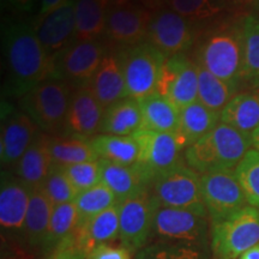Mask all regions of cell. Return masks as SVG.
<instances>
[{
	"mask_svg": "<svg viewBox=\"0 0 259 259\" xmlns=\"http://www.w3.org/2000/svg\"><path fill=\"white\" fill-rule=\"evenodd\" d=\"M3 53L10 93L24 96L57 72L53 56L42 46L34 28L10 24L3 31Z\"/></svg>",
	"mask_w": 259,
	"mask_h": 259,
	"instance_id": "1",
	"label": "cell"
},
{
	"mask_svg": "<svg viewBox=\"0 0 259 259\" xmlns=\"http://www.w3.org/2000/svg\"><path fill=\"white\" fill-rule=\"evenodd\" d=\"M250 149V136L220 122L208 135L186 149L184 160L199 174L235 169Z\"/></svg>",
	"mask_w": 259,
	"mask_h": 259,
	"instance_id": "2",
	"label": "cell"
},
{
	"mask_svg": "<svg viewBox=\"0 0 259 259\" xmlns=\"http://www.w3.org/2000/svg\"><path fill=\"white\" fill-rule=\"evenodd\" d=\"M118 59L124 71L126 95L135 100L158 93L161 73L167 58L150 42L124 47Z\"/></svg>",
	"mask_w": 259,
	"mask_h": 259,
	"instance_id": "3",
	"label": "cell"
},
{
	"mask_svg": "<svg viewBox=\"0 0 259 259\" xmlns=\"http://www.w3.org/2000/svg\"><path fill=\"white\" fill-rule=\"evenodd\" d=\"M212 259H239L259 244V209L247 205L231 218L210 223Z\"/></svg>",
	"mask_w": 259,
	"mask_h": 259,
	"instance_id": "4",
	"label": "cell"
},
{
	"mask_svg": "<svg viewBox=\"0 0 259 259\" xmlns=\"http://www.w3.org/2000/svg\"><path fill=\"white\" fill-rule=\"evenodd\" d=\"M150 190L160 206L190 210L209 218L200 190V174L187 166L185 160L157 174Z\"/></svg>",
	"mask_w": 259,
	"mask_h": 259,
	"instance_id": "5",
	"label": "cell"
},
{
	"mask_svg": "<svg viewBox=\"0 0 259 259\" xmlns=\"http://www.w3.org/2000/svg\"><path fill=\"white\" fill-rule=\"evenodd\" d=\"M153 241L211 248L209 218L185 209L158 206L149 242Z\"/></svg>",
	"mask_w": 259,
	"mask_h": 259,
	"instance_id": "6",
	"label": "cell"
},
{
	"mask_svg": "<svg viewBox=\"0 0 259 259\" xmlns=\"http://www.w3.org/2000/svg\"><path fill=\"white\" fill-rule=\"evenodd\" d=\"M71 96L67 83L50 78L25 94L22 105L42 131L58 132L65 128Z\"/></svg>",
	"mask_w": 259,
	"mask_h": 259,
	"instance_id": "7",
	"label": "cell"
},
{
	"mask_svg": "<svg viewBox=\"0 0 259 259\" xmlns=\"http://www.w3.org/2000/svg\"><path fill=\"white\" fill-rule=\"evenodd\" d=\"M30 193V187L25 185L19 178L3 171L0 186L2 245L25 251L24 225Z\"/></svg>",
	"mask_w": 259,
	"mask_h": 259,
	"instance_id": "8",
	"label": "cell"
},
{
	"mask_svg": "<svg viewBox=\"0 0 259 259\" xmlns=\"http://www.w3.org/2000/svg\"><path fill=\"white\" fill-rule=\"evenodd\" d=\"M158 206L150 189L119 203V240L134 254L150 241Z\"/></svg>",
	"mask_w": 259,
	"mask_h": 259,
	"instance_id": "9",
	"label": "cell"
},
{
	"mask_svg": "<svg viewBox=\"0 0 259 259\" xmlns=\"http://www.w3.org/2000/svg\"><path fill=\"white\" fill-rule=\"evenodd\" d=\"M200 190L210 223L221 222L248 205L234 169L200 174Z\"/></svg>",
	"mask_w": 259,
	"mask_h": 259,
	"instance_id": "10",
	"label": "cell"
},
{
	"mask_svg": "<svg viewBox=\"0 0 259 259\" xmlns=\"http://www.w3.org/2000/svg\"><path fill=\"white\" fill-rule=\"evenodd\" d=\"M198 64L213 76L235 84L241 78L242 50L238 29L218 31L203 42Z\"/></svg>",
	"mask_w": 259,
	"mask_h": 259,
	"instance_id": "11",
	"label": "cell"
},
{
	"mask_svg": "<svg viewBox=\"0 0 259 259\" xmlns=\"http://www.w3.org/2000/svg\"><path fill=\"white\" fill-rule=\"evenodd\" d=\"M139 147L137 163L155 177L183 162L186 148L177 134L141 128L134 135Z\"/></svg>",
	"mask_w": 259,
	"mask_h": 259,
	"instance_id": "12",
	"label": "cell"
},
{
	"mask_svg": "<svg viewBox=\"0 0 259 259\" xmlns=\"http://www.w3.org/2000/svg\"><path fill=\"white\" fill-rule=\"evenodd\" d=\"M158 94L179 111L198 101V70L185 54L167 58L162 69Z\"/></svg>",
	"mask_w": 259,
	"mask_h": 259,
	"instance_id": "13",
	"label": "cell"
},
{
	"mask_svg": "<svg viewBox=\"0 0 259 259\" xmlns=\"http://www.w3.org/2000/svg\"><path fill=\"white\" fill-rule=\"evenodd\" d=\"M148 42L166 58L184 54L192 46L193 29L191 21L171 9H161L151 17Z\"/></svg>",
	"mask_w": 259,
	"mask_h": 259,
	"instance_id": "14",
	"label": "cell"
},
{
	"mask_svg": "<svg viewBox=\"0 0 259 259\" xmlns=\"http://www.w3.org/2000/svg\"><path fill=\"white\" fill-rule=\"evenodd\" d=\"M151 17L143 5H112L107 10L106 35L124 47L141 44L148 37Z\"/></svg>",
	"mask_w": 259,
	"mask_h": 259,
	"instance_id": "15",
	"label": "cell"
},
{
	"mask_svg": "<svg viewBox=\"0 0 259 259\" xmlns=\"http://www.w3.org/2000/svg\"><path fill=\"white\" fill-rule=\"evenodd\" d=\"M106 48L99 40L78 41L61 53L58 71L71 82H88L95 76L106 58Z\"/></svg>",
	"mask_w": 259,
	"mask_h": 259,
	"instance_id": "16",
	"label": "cell"
},
{
	"mask_svg": "<svg viewBox=\"0 0 259 259\" xmlns=\"http://www.w3.org/2000/svg\"><path fill=\"white\" fill-rule=\"evenodd\" d=\"M76 0H67L65 4L40 17L34 29L38 40L48 53L64 51L76 36Z\"/></svg>",
	"mask_w": 259,
	"mask_h": 259,
	"instance_id": "17",
	"label": "cell"
},
{
	"mask_svg": "<svg viewBox=\"0 0 259 259\" xmlns=\"http://www.w3.org/2000/svg\"><path fill=\"white\" fill-rule=\"evenodd\" d=\"M38 126L27 113H11L2 125L0 160L5 167H15L37 136Z\"/></svg>",
	"mask_w": 259,
	"mask_h": 259,
	"instance_id": "18",
	"label": "cell"
},
{
	"mask_svg": "<svg viewBox=\"0 0 259 259\" xmlns=\"http://www.w3.org/2000/svg\"><path fill=\"white\" fill-rule=\"evenodd\" d=\"M105 108L99 102L92 87H79L71 96L65 130L80 137H90L101 128Z\"/></svg>",
	"mask_w": 259,
	"mask_h": 259,
	"instance_id": "19",
	"label": "cell"
},
{
	"mask_svg": "<svg viewBox=\"0 0 259 259\" xmlns=\"http://www.w3.org/2000/svg\"><path fill=\"white\" fill-rule=\"evenodd\" d=\"M100 162L101 183L115 194L118 203L151 187L154 177L138 163L122 166L105 160H100Z\"/></svg>",
	"mask_w": 259,
	"mask_h": 259,
	"instance_id": "20",
	"label": "cell"
},
{
	"mask_svg": "<svg viewBox=\"0 0 259 259\" xmlns=\"http://www.w3.org/2000/svg\"><path fill=\"white\" fill-rule=\"evenodd\" d=\"M119 233L120 221L118 203L77 227L74 232V240L80 250L88 254L97 246L115 241L119 239Z\"/></svg>",
	"mask_w": 259,
	"mask_h": 259,
	"instance_id": "21",
	"label": "cell"
},
{
	"mask_svg": "<svg viewBox=\"0 0 259 259\" xmlns=\"http://www.w3.org/2000/svg\"><path fill=\"white\" fill-rule=\"evenodd\" d=\"M53 205L41 189L31 190L24 225V250L40 259L42 245L50 226Z\"/></svg>",
	"mask_w": 259,
	"mask_h": 259,
	"instance_id": "22",
	"label": "cell"
},
{
	"mask_svg": "<svg viewBox=\"0 0 259 259\" xmlns=\"http://www.w3.org/2000/svg\"><path fill=\"white\" fill-rule=\"evenodd\" d=\"M50 138L46 134H37L30 147L14 167L15 176L31 190L40 189L53 167Z\"/></svg>",
	"mask_w": 259,
	"mask_h": 259,
	"instance_id": "23",
	"label": "cell"
},
{
	"mask_svg": "<svg viewBox=\"0 0 259 259\" xmlns=\"http://www.w3.org/2000/svg\"><path fill=\"white\" fill-rule=\"evenodd\" d=\"M143 127V115L137 100H119L105 109L100 132L115 136H134Z\"/></svg>",
	"mask_w": 259,
	"mask_h": 259,
	"instance_id": "24",
	"label": "cell"
},
{
	"mask_svg": "<svg viewBox=\"0 0 259 259\" xmlns=\"http://www.w3.org/2000/svg\"><path fill=\"white\" fill-rule=\"evenodd\" d=\"M92 89L103 108L127 97L121 64L118 57L107 54L105 60L92 79Z\"/></svg>",
	"mask_w": 259,
	"mask_h": 259,
	"instance_id": "25",
	"label": "cell"
},
{
	"mask_svg": "<svg viewBox=\"0 0 259 259\" xmlns=\"http://www.w3.org/2000/svg\"><path fill=\"white\" fill-rule=\"evenodd\" d=\"M220 124V113L196 101L180 111L178 137L187 149Z\"/></svg>",
	"mask_w": 259,
	"mask_h": 259,
	"instance_id": "26",
	"label": "cell"
},
{
	"mask_svg": "<svg viewBox=\"0 0 259 259\" xmlns=\"http://www.w3.org/2000/svg\"><path fill=\"white\" fill-rule=\"evenodd\" d=\"M143 115V127L157 132L178 134L180 111L160 94L137 100Z\"/></svg>",
	"mask_w": 259,
	"mask_h": 259,
	"instance_id": "27",
	"label": "cell"
},
{
	"mask_svg": "<svg viewBox=\"0 0 259 259\" xmlns=\"http://www.w3.org/2000/svg\"><path fill=\"white\" fill-rule=\"evenodd\" d=\"M220 122L250 136L259 127V96L238 94L220 114Z\"/></svg>",
	"mask_w": 259,
	"mask_h": 259,
	"instance_id": "28",
	"label": "cell"
},
{
	"mask_svg": "<svg viewBox=\"0 0 259 259\" xmlns=\"http://www.w3.org/2000/svg\"><path fill=\"white\" fill-rule=\"evenodd\" d=\"M90 143L100 160L122 166H132L138 162L139 147L134 136L101 134L90 138Z\"/></svg>",
	"mask_w": 259,
	"mask_h": 259,
	"instance_id": "29",
	"label": "cell"
},
{
	"mask_svg": "<svg viewBox=\"0 0 259 259\" xmlns=\"http://www.w3.org/2000/svg\"><path fill=\"white\" fill-rule=\"evenodd\" d=\"M77 225H78V215L74 202L53 206L50 226L42 245L40 259L56 251L65 241L69 240L76 232Z\"/></svg>",
	"mask_w": 259,
	"mask_h": 259,
	"instance_id": "30",
	"label": "cell"
},
{
	"mask_svg": "<svg viewBox=\"0 0 259 259\" xmlns=\"http://www.w3.org/2000/svg\"><path fill=\"white\" fill-rule=\"evenodd\" d=\"M236 29L242 50L241 78L259 84V17L246 16Z\"/></svg>",
	"mask_w": 259,
	"mask_h": 259,
	"instance_id": "31",
	"label": "cell"
},
{
	"mask_svg": "<svg viewBox=\"0 0 259 259\" xmlns=\"http://www.w3.org/2000/svg\"><path fill=\"white\" fill-rule=\"evenodd\" d=\"M50 151L53 164L60 167L100 160L90 139L76 135L70 137H51Z\"/></svg>",
	"mask_w": 259,
	"mask_h": 259,
	"instance_id": "32",
	"label": "cell"
},
{
	"mask_svg": "<svg viewBox=\"0 0 259 259\" xmlns=\"http://www.w3.org/2000/svg\"><path fill=\"white\" fill-rule=\"evenodd\" d=\"M76 40L96 41L106 34L107 9L99 0H76Z\"/></svg>",
	"mask_w": 259,
	"mask_h": 259,
	"instance_id": "33",
	"label": "cell"
},
{
	"mask_svg": "<svg viewBox=\"0 0 259 259\" xmlns=\"http://www.w3.org/2000/svg\"><path fill=\"white\" fill-rule=\"evenodd\" d=\"M197 70H198V101L211 111L221 114L227 103L236 95V85L213 76L198 63H197Z\"/></svg>",
	"mask_w": 259,
	"mask_h": 259,
	"instance_id": "34",
	"label": "cell"
},
{
	"mask_svg": "<svg viewBox=\"0 0 259 259\" xmlns=\"http://www.w3.org/2000/svg\"><path fill=\"white\" fill-rule=\"evenodd\" d=\"M134 259H212V252L198 246L153 241L141 248Z\"/></svg>",
	"mask_w": 259,
	"mask_h": 259,
	"instance_id": "35",
	"label": "cell"
},
{
	"mask_svg": "<svg viewBox=\"0 0 259 259\" xmlns=\"http://www.w3.org/2000/svg\"><path fill=\"white\" fill-rule=\"evenodd\" d=\"M115 204H118L115 194L103 183L97 184L92 189L79 192L74 199V205H76L77 215H78L77 227L83 225L89 219L109 209Z\"/></svg>",
	"mask_w": 259,
	"mask_h": 259,
	"instance_id": "36",
	"label": "cell"
},
{
	"mask_svg": "<svg viewBox=\"0 0 259 259\" xmlns=\"http://www.w3.org/2000/svg\"><path fill=\"white\" fill-rule=\"evenodd\" d=\"M234 171L247 204L259 209V151L250 149Z\"/></svg>",
	"mask_w": 259,
	"mask_h": 259,
	"instance_id": "37",
	"label": "cell"
},
{
	"mask_svg": "<svg viewBox=\"0 0 259 259\" xmlns=\"http://www.w3.org/2000/svg\"><path fill=\"white\" fill-rule=\"evenodd\" d=\"M40 189L46 194L53 206L74 202L76 197L78 196V192L65 174L63 167L56 164H53Z\"/></svg>",
	"mask_w": 259,
	"mask_h": 259,
	"instance_id": "38",
	"label": "cell"
},
{
	"mask_svg": "<svg viewBox=\"0 0 259 259\" xmlns=\"http://www.w3.org/2000/svg\"><path fill=\"white\" fill-rule=\"evenodd\" d=\"M169 6L191 22L212 18L222 10L220 0H169Z\"/></svg>",
	"mask_w": 259,
	"mask_h": 259,
	"instance_id": "39",
	"label": "cell"
},
{
	"mask_svg": "<svg viewBox=\"0 0 259 259\" xmlns=\"http://www.w3.org/2000/svg\"><path fill=\"white\" fill-rule=\"evenodd\" d=\"M63 169L78 193L92 189L101 183V162L100 160L71 164V166L63 167Z\"/></svg>",
	"mask_w": 259,
	"mask_h": 259,
	"instance_id": "40",
	"label": "cell"
},
{
	"mask_svg": "<svg viewBox=\"0 0 259 259\" xmlns=\"http://www.w3.org/2000/svg\"><path fill=\"white\" fill-rule=\"evenodd\" d=\"M88 259H132L135 254L124 246H112L111 244L100 245L87 254Z\"/></svg>",
	"mask_w": 259,
	"mask_h": 259,
	"instance_id": "41",
	"label": "cell"
},
{
	"mask_svg": "<svg viewBox=\"0 0 259 259\" xmlns=\"http://www.w3.org/2000/svg\"><path fill=\"white\" fill-rule=\"evenodd\" d=\"M41 259H88L87 254L80 250L74 240V234L69 240H66L63 245L59 246L56 251L45 255Z\"/></svg>",
	"mask_w": 259,
	"mask_h": 259,
	"instance_id": "42",
	"label": "cell"
},
{
	"mask_svg": "<svg viewBox=\"0 0 259 259\" xmlns=\"http://www.w3.org/2000/svg\"><path fill=\"white\" fill-rule=\"evenodd\" d=\"M36 0H2L3 6H8L19 12H28L32 10Z\"/></svg>",
	"mask_w": 259,
	"mask_h": 259,
	"instance_id": "43",
	"label": "cell"
},
{
	"mask_svg": "<svg viewBox=\"0 0 259 259\" xmlns=\"http://www.w3.org/2000/svg\"><path fill=\"white\" fill-rule=\"evenodd\" d=\"M2 259H35L28 252L2 245Z\"/></svg>",
	"mask_w": 259,
	"mask_h": 259,
	"instance_id": "44",
	"label": "cell"
},
{
	"mask_svg": "<svg viewBox=\"0 0 259 259\" xmlns=\"http://www.w3.org/2000/svg\"><path fill=\"white\" fill-rule=\"evenodd\" d=\"M66 2L67 0H40V14L38 15H40V17H44Z\"/></svg>",
	"mask_w": 259,
	"mask_h": 259,
	"instance_id": "45",
	"label": "cell"
},
{
	"mask_svg": "<svg viewBox=\"0 0 259 259\" xmlns=\"http://www.w3.org/2000/svg\"><path fill=\"white\" fill-rule=\"evenodd\" d=\"M141 2L144 8H147L148 10H157V8H160L163 3L169 2V0H141Z\"/></svg>",
	"mask_w": 259,
	"mask_h": 259,
	"instance_id": "46",
	"label": "cell"
},
{
	"mask_svg": "<svg viewBox=\"0 0 259 259\" xmlns=\"http://www.w3.org/2000/svg\"><path fill=\"white\" fill-rule=\"evenodd\" d=\"M239 259H259V244L246 251Z\"/></svg>",
	"mask_w": 259,
	"mask_h": 259,
	"instance_id": "47",
	"label": "cell"
},
{
	"mask_svg": "<svg viewBox=\"0 0 259 259\" xmlns=\"http://www.w3.org/2000/svg\"><path fill=\"white\" fill-rule=\"evenodd\" d=\"M251 143L252 149H255V150L259 151V127L251 135Z\"/></svg>",
	"mask_w": 259,
	"mask_h": 259,
	"instance_id": "48",
	"label": "cell"
},
{
	"mask_svg": "<svg viewBox=\"0 0 259 259\" xmlns=\"http://www.w3.org/2000/svg\"><path fill=\"white\" fill-rule=\"evenodd\" d=\"M132 2H134V0H112V5H125L130 4V3Z\"/></svg>",
	"mask_w": 259,
	"mask_h": 259,
	"instance_id": "49",
	"label": "cell"
},
{
	"mask_svg": "<svg viewBox=\"0 0 259 259\" xmlns=\"http://www.w3.org/2000/svg\"><path fill=\"white\" fill-rule=\"evenodd\" d=\"M100 3H101L102 6L105 9H108L109 5H112V0H99Z\"/></svg>",
	"mask_w": 259,
	"mask_h": 259,
	"instance_id": "50",
	"label": "cell"
},
{
	"mask_svg": "<svg viewBox=\"0 0 259 259\" xmlns=\"http://www.w3.org/2000/svg\"><path fill=\"white\" fill-rule=\"evenodd\" d=\"M241 2H245V3H248V2H254V0H241Z\"/></svg>",
	"mask_w": 259,
	"mask_h": 259,
	"instance_id": "51",
	"label": "cell"
}]
</instances>
